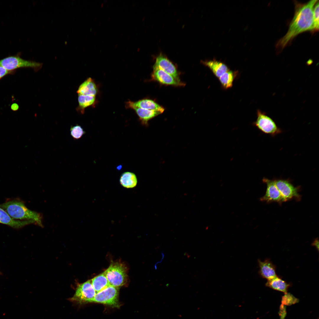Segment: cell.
<instances>
[{"label":"cell","mask_w":319,"mask_h":319,"mask_svg":"<svg viewBox=\"0 0 319 319\" xmlns=\"http://www.w3.org/2000/svg\"><path fill=\"white\" fill-rule=\"evenodd\" d=\"M235 77L234 72L229 70L223 74L219 79L223 87L227 89L232 87Z\"/></svg>","instance_id":"cell-22"},{"label":"cell","mask_w":319,"mask_h":319,"mask_svg":"<svg viewBox=\"0 0 319 319\" xmlns=\"http://www.w3.org/2000/svg\"><path fill=\"white\" fill-rule=\"evenodd\" d=\"M118 288L110 286L96 293L91 302L101 303L114 306H118Z\"/></svg>","instance_id":"cell-7"},{"label":"cell","mask_w":319,"mask_h":319,"mask_svg":"<svg viewBox=\"0 0 319 319\" xmlns=\"http://www.w3.org/2000/svg\"><path fill=\"white\" fill-rule=\"evenodd\" d=\"M70 131L71 136L74 139H80L85 134L82 127L78 125L71 126Z\"/></svg>","instance_id":"cell-24"},{"label":"cell","mask_w":319,"mask_h":319,"mask_svg":"<svg viewBox=\"0 0 319 319\" xmlns=\"http://www.w3.org/2000/svg\"><path fill=\"white\" fill-rule=\"evenodd\" d=\"M258 263L259 267L258 273L262 278L268 280L277 276L276 267L270 260L267 259L262 261L258 260Z\"/></svg>","instance_id":"cell-14"},{"label":"cell","mask_w":319,"mask_h":319,"mask_svg":"<svg viewBox=\"0 0 319 319\" xmlns=\"http://www.w3.org/2000/svg\"><path fill=\"white\" fill-rule=\"evenodd\" d=\"M263 180L266 184L267 188L265 194L260 198L261 201L267 202L275 201L282 202L285 201L276 186L274 180L264 178Z\"/></svg>","instance_id":"cell-9"},{"label":"cell","mask_w":319,"mask_h":319,"mask_svg":"<svg viewBox=\"0 0 319 319\" xmlns=\"http://www.w3.org/2000/svg\"><path fill=\"white\" fill-rule=\"evenodd\" d=\"M91 282L96 293L110 286L104 272L92 279Z\"/></svg>","instance_id":"cell-20"},{"label":"cell","mask_w":319,"mask_h":319,"mask_svg":"<svg viewBox=\"0 0 319 319\" xmlns=\"http://www.w3.org/2000/svg\"><path fill=\"white\" fill-rule=\"evenodd\" d=\"M265 285L274 290L282 292L284 293L287 292L288 288L290 286L289 284L277 276L272 279L267 280Z\"/></svg>","instance_id":"cell-18"},{"label":"cell","mask_w":319,"mask_h":319,"mask_svg":"<svg viewBox=\"0 0 319 319\" xmlns=\"http://www.w3.org/2000/svg\"><path fill=\"white\" fill-rule=\"evenodd\" d=\"M104 273L111 286L119 288L123 285L126 281V269L120 263H112Z\"/></svg>","instance_id":"cell-3"},{"label":"cell","mask_w":319,"mask_h":319,"mask_svg":"<svg viewBox=\"0 0 319 319\" xmlns=\"http://www.w3.org/2000/svg\"><path fill=\"white\" fill-rule=\"evenodd\" d=\"M280 319H284L286 315V307L285 305L281 304L279 308V312Z\"/></svg>","instance_id":"cell-26"},{"label":"cell","mask_w":319,"mask_h":319,"mask_svg":"<svg viewBox=\"0 0 319 319\" xmlns=\"http://www.w3.org/2000/svg\"><path fill=\"white\" fill-rule=\"evenodd\" d=\"M0 207L14 219L33 221L35 224L43 227L42 216L40 214L29 209L24 202L19 199L6 201L0 204Z\"/></svg>","instance_id":"cell-2"},{"label":"cell","mask_w":319,"mask_h":319,"mask_svg":"<svg viewBox=\"0 0 319 319\" xmlns=\"http://www.w3.org/2000/svg\"><path fill=\"white\" fill-rule=\"evenodd\" d=\"M126 107L131 109L133 107H137L148 110L160 112L162 113L165 109L154 101L149 99H143L136 102L129 100L126 102Z\"/></svg>","instance_id":"cell-12"},{"label":"cell","mask_w":319,"mask_h":319,"mask_svg":"<svg viewBox=\"0 0 319 319\" xmlns=\"http://www.w3.org/2000/svg\"><path fill=\"white\" fill-rule=\"evenodd\" d=\"M313 29L312 31L316 32L319 30V2L318 1L313 8Z\"/></svg>","instance_id":"cell-25"},{"label":"cell","mask_w":319,"mask_h":319,"mask_svg":"<svg viewBox=\"0 0 319 319\" xmlns=\"http://www.w3.org/2000/svg\"><path fill=\"white\" fill-rule=\"evenodd\" d=\"M95 100V96L79 95L78 110L83 113L85 108L94 104Z\"/></svg>","instance_id":"cell-21"},{"label":"cell","mask_w":319,"mask_h":319,"mask_svg":"<svg viewBox=\"0 0 319 319\" xmlns=\"http://www.w3.org/2000/svg\"><path fill=\"white\" fill-rule=\"evenodd\" d=\"M202 62L203 64L208 66L218 78L230 70L225 64L215 60L206 61Z\"/></svg>","instance_id":"cell-16"},{"label":"cell","mask_w":319,"mask_h":319,"mask_svg":"<svg viewBox=\"0 0 319 319\" xmlns=\"http://www.w3.org/2000/svg\"><path fill=\"white\" fill-rule=\"evenodd\" d=\"M318 0H310L305 3L295 1V12L285 35L277 42L276 48L281 51L299 34L313 29V11L314 6Z\"/></svg>","instance_id":"cell-1"},{"label":"cell","mask_w":319,"mask_h":319,"mask_svg":"<svg viewBox=\"0 0 319 319\" xmlns=\"http://www.w3.org/2000/svg\"><path fill=\"white\" fill-rule=\"evenodd\" d=\"M97 88L94 81L91 78H87L79 86L77 92L79 95L95 96Z\"/></svg>","instance_id":"cell-15"},{"label":"cell","mask_w":319,"mask_h":319,"mask_svg":"<svg viewBox=\"0 0 319 319\" xmlns=\"http://www.w3.org/2000/svg\"><path fill=\"white\" fill-rule=\"evenodd\" d=\"M157 68L172 75L180 81L178 74L175 65L167 58L160 54L156 58L153 68Z\"/></svg>","instance_id":"cell-10"},{"label":"cell","mask_w":319,"mask_h":319,"mask_svg":"<svg viewBox=\"0 0 319 319\" xmlns=\"http://www.w3.org/2000/svg\"><path fill=\"white\" fill-rule=\"evenodd\" d=\"M313 246H315L318 250L319 249V240L318 239H315L312 243Z\"/></svg>","instance_id":"cell-28"},{"label":"cell","mask_w":319,"mask_h":319,"mask_svg":"<svg viewBox=\"0 0 319 319\" xmlns=\"http://www.w3.org/2000/svg\"><path fill=\"white\" fill-rule=\"evenodd\" d=\"M96 294L91 280H89L77 286L75 294L69 300L80 304L91 302Z\"/></svg>","instance_id":"cell-5"},{"label":"cell","mask_w":319,"mask_h":319,"mask_svg":"<svg viewBox=\"0 0 319 319\" xmlns=\"http://www.w3.org/2000/svg\"><path fill=\"white\" fill-rule=\"evenodd\" d=\"M10 72V71H8L4 67L0 66V79Z\"/></svg>","instance_id":"cell-27"},{"label":"cell","mask_w":319,"mask_h":319,"mask_svg":"<svg viewBox=\"0 0 319 319\" xmlns=\"http://www.w3.org/2000/svg\"><path fill=\"white\" fill-rule=\"evenodd\" d=\"M120 182L123 187L127 188H131L136 186L137 180L135 174L129 172H126L121 175Z\"/></svg>","instance_id":"cell-19"},{"label":"cell","mask_w":319,"mask_h":319,"mask_svg":"<svg viewBox=\"0 0 319 319\" xmlns=\"http://www.w3.org/2000/svg\"><path fill=\"white\" fill-rule=\"evenodd\" d=\"M131 109L135 110L142 124L146 126L148 125L149 120L162 113L159 111L137 107H133Z\"/></svg>","instance_id":"cell-17"},{"label":"cell","mask_w":319,"mask_h":319,"mask_svg":"<svg viewBox=\"0 0 319 319\" xmlns=\"http://www.w3.org/2000/svg\"><path fill=\"white\" fill-rule=\"evenodd\" d=\"M153 69L152 77L153 80L165 85L176 86L183 85L180 81L163 71L157 68Z\"/></svg>","instance_id":"cell-11"},{"label":"cell","mask_w":319,"mask_h":319,"mask_svg":"<svg viewBox=\"0 0 319 319\" xmlns=\"http://www.w3.org/2000/svg\"><path fill=\"white\" fill-rule=\"evenodd\" d=\"M254 124L263 133L272 136L281 132V130L277 126L274 121L265 113L260 110L257 111V119Z\"/></svg>","instance_id":"cell-4"},{"label":"cell","mask_w":319,"mask_h":319,"mask_svg":"<svg viewBox=\"0 0 319 319\" xmlns=\"http://www.w3.org/2000/svg\"><path fill=\"white\" fill-rule=\"evenodd\" d=\"M0 223L7 225L15 229H19L25 225L35 223L32 220H19L12 218L4 209L0 207Z\"/></svg>","instance_id":"cell-13"},{"label":"cell","mask_w":319,"mask_h":319,"mask_svg":"<svg viewBox=\"0 0 319 319\" xmlns=\"http://www.w3.org/2000/svg\"><path fill=\"white\" fill-rule=\"evenodd\" d=\"M276 186L285 201L292 198H299L298 189L294 186L288 180L283 179L274 180Z\"/></svg>","instance_id":"cell-8"},{"label":"cell","mask_w":319,"mask_h":319,"mask_svg":"<svg viewBox=\"0 0 319 319\" xmlns=\"http://www.w3.org/2000/svg\"><path fill=\"white\" fill-rule=\"evenodd\" d=\"M299 299L289 293L287 292L282 297L281 304L284 305L290 306L298 303Z\"/></svg>","instance_id":"cell-23"},{"label":"cell","mask_w":319,"mask_h":319,"mask_svg":"<svg viewBox=\"0 0 319 319\" xmlns=\"http://www.w3.org/2000/svg\"><path fill=\"white\" fill-rule=\"evenodd\" d=\"M42 65L40 63L25 60L17 56H9L0 60V66L9 71L20 67L39 68Z\"/></svg>","instance_id":"cell-6"}]
</instances>
